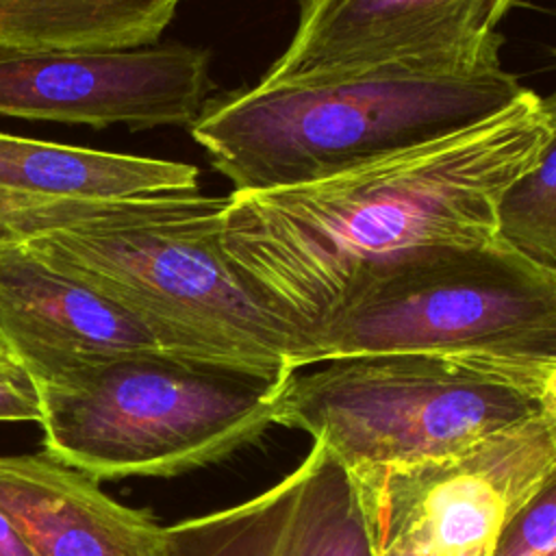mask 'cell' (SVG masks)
Here are the masks:
<instances>
[{
	"mask_svg": "<svg viewBox=\"0 0 556 556\" xmlns=\"http://www.w3.org/2000/svg\"><path fill=\"white\" fill-rule=\"evenodd\" d=\"M541 98L328 178L232 191L222 245L304 341L361 285L439 248L497 237V208L545 143Z\"/></svg>",
	"mask_w": 556,
	"mask_h": 556,
	"instance_id": "obj_1",
	"label": "cell"
},
{
	"mask_svg": "<svg viewBox=\"0 0 556 556\" xmlns=\"http://www.w3.org/2000/svg\"><path fill=\"white\" fill-rule=\"evenodd\" d=\"M226 198L191 193L163 217L59 230L24 248L132 315L161 354L263 382L300 369L304 337L222 245Z\"/></svg>",
	"mask_w": 556,
	"mask_h": 556,
	"instance_id": "obj_2",
	"label": "cell"
},
{
	"mask_svg": "<svg viewBox=\"0 0 556 556\" xmlns=\"http://www.w3.org/2000/svg\"><path fill=\"white\" fill-rule=\"evenodd\" d=\"M526 87L500 67L263 85L206 100L191 137L232 191L302 185L432 141L513 104Z\"/></svg>",
	"mask_w": 556,
	"mask_h": 556,
	"instance_id": "obj_3",
	"label": "cell"
},
{
	"mask_svg": "<svg viewBox=\"0 0 556 556\" xmlns=\"http://www.w3.org/2000/svg\"><path fill=\"white\" fill-rule=\"evenodd\" d=\"M282 382L159 352L37 382L43 452L102 480L172 478L222 463L276 426Z\"/></svg>",
	"mask_w": 556,
	"mask_h": 556,
	"instance_id": "obj_4",
	"label": "cell"
},
{
	"mask_svg": "<svg viewBox=\"0 0 556 556\" xmlns=\"http://www.w3.org/2000/svg\"><path fill=\"white\" fill-rule=\"evenodd\" d=\"M365 354H419L541 376L556 365V271L500 237L402 261L306 334L300 369Z\"/></svg>",
	"mask_w": 556,
	"mask_h": 556,
	"instance_id": "obj_5",
	"label": "cell"
},
{
	"mask_svg": "<svg viewBox=\"0 0 556 556\" xmlns=\"http://www.w3.org/2000/svg\"><path fill=\"white\" fill-rule=\"evenodd\" d=\"M547 406L541 376L419 354H365L287 376L276 426L304 430L350 476H361L463 454Z\"/></svg>",
	"mask_w": 556,
	"mask_h": 556,
	"instance_id": "obj_6",
	"label": "cell"
},
{
	"mask_svg": "<svg viewBox=\"0 0 556 556\" xmlns=\"http://www.w3.org/2000/svg\"><path fill=\"white\" fill-rule=\"evenodd\" d=\"M556 473V408L471 450L352 476L374 556H493L506 523Z\"/></svg>",
	"mask_w": 556,
	"mask_h": 556,
	"instance_id": "obj_7",
	"label": "cell"
},
{
	"mask_svg": "<svg viewBox=\"0 0 556 556\" xmlns=\"http://www.w3.org/2000/svg\"><path fill=\"white\" fill-rule=\"evenodd\" d=\"M517 0H300L285 52L258 83L447 76L500 67L504 15Z\"/></svg>",
	"mask_w": 556,
	"mask_h": 556,
	"instance_id": "obj_8",
	"label": "cell"
},
{
	"mask_svg": "<svg viewBox=\"0 0 556 556\" xmlns=\"http://www.w3.org/2000/svg\"><path fill=\"white\" fill-rule=\"evenodd\" d=\"M208 89V52L185 43L104 52L0 48L7 117L132 130L191 126Z\"/></svg>",
	"mask_w": 556,
	"mask_h": 556,
	"instance_id": "obj_9",
	"label": "cell"
},
{
	"mask_svg": "<svg viewBox=\"0 0 556 556\" xmlns=\"http://www.w3.org/2000/svg\"><path fill=\"white\" fill-rule=\"evenodd\" d=\"M161 556H374L361 493L317 441L274 484L163 530Z\"/></svg>",
	"mask_w": 556,
	"mask_h": 556,
	"instance_id": "obj_10",
	"label": "cell"
},
{
	"mask_svg": "<svg viewBox=\"0 0 556 556\" xmlns=\"http://www.w3.org/2000/svg\"><path fill=\"white\" fill-rule=\"evenodd\" d=\"M0 339L33 384L83 365L159 352L132 315L24 245L0 248Z\"/></svg>",
	"mask_w": 556,
	"mask_h": 556,
	"instance_id": "obj_11",
	"label": "cell"
},
{
	"mask_svg": "<svg viewBox=\"0 0 556 556\" xmlns=\"http://www.w3.org/2000/svg\"><path fill=\"white\" fill-rule=\"evenodd\" d=\"M0 506L35 556H161L165 526L46 452L0 454Z\"/></svg>",
	"mask_w": 556,
	"mask_h": 556,
	"instance_id": "obj_12",
	"label": "cell"
},
{
	"mask_svg": "<svg viewBox=\"0 0 556 556\" xmlns=\"http://www.w3.org/2000/svg\"><path fill=\"white\" fill-rule=\"evenodd\" d=\"M0 189L65 200H130L198 191L189 163L0 132Z\"/></svg>",
	"mask_w": 556,
	"mask_h": 556,
	"instance_id": "obj_13",
	"label": "cell"
},
{
	"mask_svg": "<svg viewBox=\"0 0 556 556\" xmlns=\"http://www.w3.org/2000/svg\"><path fill=\"white\" fill-rule=\"evenodd\" d=\"M180 0H0V48L132 50L152 46Z\"/></svg>",
	"mask_w": 556,
	"mask_h": 556,
	"instance_id": "obj_14",
	"label": "cell"
},
{
	"mask_svg": "<svg viewBox=\"0 0 556 556\" xmlns=\"http://www.w3.org/2000/svg\"><path fill=\"white\" fill-rule=\"evenodd\" d=\"M191 193L130 200H65L0 189V248L59 230L126 226L178 211Z\"/></svg>",
	"mask_w": 556,
	"mask_h": 556,
	"instance_id": "obj_15",
	"label": "cell"
},
{
	"mask_svg": "<svg viewBox=\"0 0 556 556\" xmlns=\"http://www.w3.org/2000/svg\"><path fill=\"white\" fill-rule=\"evenodd\" d=\"M547 137L536 163L504 193L497 237L530 261L556 271V91L541 98Z\"/></svg>",
	"mask_w": 556,
	"mask_h": 556,
	"instance_id": "obj_16",
	"label": "cell"
},
{
	"mask_svg": "<svg viewBox=\"0 0 556 556\" xmlns=\"http://www.w3.org/2000/svg\"><path fill=\"white\" fill-rule=\"evenodd\" d=\"M493 556H556V473L506 523Z\"/></svg>",
	"mask_w": 556,
	"mask_h": 556,
	"instance_id": "obj_17",
	"label": "cell"
},
{
	"mask_svg": "<svg viewBox=\"0 0 556 556\" xmlns=\"http://www.w3.org/2000/svg\"><path fill=\"white\" fill-rule=\"evenodd\" d=\"M39 419V400L33 380L15 361H0V424Z\"/></svg>",
	"mask_w": 556,
	"mask_h": 556,
	"instance_id": "obj_18",
	"label": "cell"
},
{
	"mask_svg": "<svg viewBox=\"0 0 556 556\" xmlns=\"http://www.w3.org/2000/svg\"><path fill=\"white\" fill-rule=\"evenodd\" d=\"M0 556H35V552L24 541L22 532L15 528L11 517L0 506Z\"/></svg>",
	"mask_w": 556,
	"mask_h": 556,
	"instance_id": "obj_19",
	"label": "cell"
},
{
	"mask_svg": "<svg viewBox=\"0 0 556 556\" xmlns=\"http://www.w3.org/2000/svg\"><path fill=\"white\" fill-rule=\"evenodd\" d=\"M541 391H543V397L547 400V404H552L556 408V365L547 367L541 374Z\"/></svg>",
	"mask_w": 556,
	"mask_h": 556,
	"instance_id": "obj_20",
	"label": "cell"
},
{
	"mask_svg": "<svg viewBox=\"0 0 556 556\" xmlns=\"http://www.w3.org/2000/svg\"><path fill=\"white\" fill-rule=\"evenodd\" d=\"M0 361H13L11 354H9V350H7V345L2 343V339H0Z\"/></svg>",
	"mask_w": 556,
	"mask_h": 556,
	"instance_id": "obj_21",
	"label": "cell"
},
{
	"mask_svg": "<svg viewBox=\"0 0 556 556\" xmlns=\"http://www.w3.org/2000/svg\"><path fill=\"white\" fill-rule=\"evenodd\" d=\"M554 56H556V48H554Z\"/></svg>",
	"mask_w": 556,
	"mask_h": 556,
	"instance_id": "obj_22",
	"label": "cell"
}]
</instances>
